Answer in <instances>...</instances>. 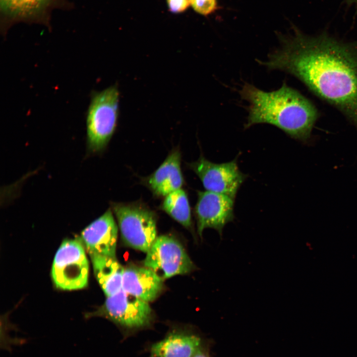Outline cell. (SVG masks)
Instances as JSON below:
<instances>
[{
  "instance_id": "obj_13",
  "label": "cell",
  "mask_w": 357,
  "mask_h": 357,
  "mask_svg": "<svg viewBox=\"0 0 357 357\" xmlns=\"http://www.w3.org/2000/svg\"><path fill=\"white\" fill-rule=\"evenodd\" d=\"M181 154L173 151L158 168L147 178V185L158 196H166L181 188L183 178L180 168Z\"/></svg>"
},
{
  "instance_id": "obj_20",
  "label": "cell",
  "mask_w": 357,
  "mask_h": 357,
  "mask_svg": "<svg viewBox=\"0 0 357 357\" xmlns=\"http://www.w3.org/2000/svg\"><path fill=\"white\" fill-rule=\"evenodd\" d=\"M346 2L350 4H354L357 10V0H346Z\"/></svg>"
},
{
  "instance_id": "obj_15",
  "label": "cell",
  "mask_w": 357,
  "mask_h": 357,
  "mask_svg": "<svg viewBox=\"0 0 357 357\" xmlns=\"http://www.w3.org/2000/svg\"><path fill=\"white\" fill-rule=\"evenodd\" d=\"M161 209L187 229L192 227L191 210L186 192L181 188L166 195Z\"/></svg>"
},
{
  "instance_id": "obj_3",
  "label": "cell",
  "mask_w": 357,
  "mask_h": 357,
  "mask_svg": "<svg viewBox=\"0 0 357 357\" xmlns=\"http://www.w3.org/2000/svg\"><path fill=\"white\" fill-rule=\"evenodd\" d=\"M119 93L117 84L101 91H93L86 114L88 151L103 150L113 136L119 115Z\"/></svg>"
},
{
  "instance_id": "obj_9",
  "label": "cell",
  "mask_w": 357,
  "mask_h": 357,
  "mask_svg": "<svg viewBox=\"0 0 357 357\" xmlns=\"http://www.w3.org/2000/svg\"><path fill=\"white\" fill-rule=\"evenodd\" d=\"M197 196L194 211L199 236L202 238L204 229L212 228L221 237L224 227L235 218V199L206 190L197 191Z\"/></svg>"
},
{
  "instance_id": "obj_1",
  "label": "cell",
  "mask_w": 357,
  "mask_h": 357,
  "mask_svg": "<svg viewBox=\"0 0 357 357\" xmlns=\"http://www.w3.org/2000/svg\"><path fill=\"white\" fill-rule=\"evenodd\" d=\"M280 40L281 47L260 63L296 77L341 112L357 130V44L325 32L306 35L296 28Z\"/></svg>"
},
{
  "instance_id": "obj_16",
  "label": "cell",
  "mask_w": 357,
  "mask_h": 357,
  "mask_svg": "<svg viewBox=\"0 0 357 357\" xmlns=\"http://www.w3.org/2000/svg\"><path fill=\"white\" fill-rule=\"evenodd\" d=\"M52 0H0V10L9 17L29 19L43 13Z\"/></svg>"
},
{
  "instance_id": "obj_18",
  "label": "cell",
  "mask_w": 357,
  "mask_h": 357,
  "mask_svg": "<svg viewBox=\"0 0 357 357\" xmlns=\"http://www.w3.org/2000/svg\"><path fill=\"white\" fill-rule=\"evenodd\" d=\"M169 11L175 14L185 12L190 5L189 0H166Z\"/></svg>"
},
{
  "instance_id": "obj_4",
  "label": "cell",
  "mask_w": 357,
  "mask_h": 357,
  "mask_svg": "<svg viewBox=\"0 0 357 357\" xmlns=\"http://www.w3.org/2000/svg\"><path fill=\"white\" fill-rule=\"evenodd\" d=\"M112 208L124 243L133 249L147 253L157 238L154 212L146 207L134 204L113 203Z\"/></svg>"
},
{
  "instance_id": "obj_19",
  "label": "cell",
  "mask_w": 357,
  "mask_h": 357,
  "mask_svg": "<svg viewBox=\"0 0 357 357\" xmlns=\"http://www.w3.org/2000/svg\"><path fill=\"white\" fill-rule=\"evenodd\" d=\"M192 357H210L209 351L205 345H203Z\"/></svg>"
},
{
  "instance_id": "obj_7",
  "label": "cell",
  "mask_w": 357,
  "mask_h": 357,
  "mask_svg": "<svg viewBox=\"0 0 357 357\" xmlns=\"http://www.w3.org/2000/svg\"><path fill=\"white\" fill-rule=\"evenodd\" d=\"M143 264L163 280L188 273L194 269L192 261L181 243L167 236L156 238L147 252Z\"/></svg>"
},
{
  "instance_id": "obj_14",
  "label": "cell",
  "mask_w": 357,
  "mask_h": 357,
  "mask_svg": "<svg viewBox=\"0 0 357 357\" xmlns=\"http://www.w3.org/2000/svg\"><path fill=\"white\" fill-rule=\"evenodd\" d=\"M90 256L96 279L107 297L121 290L124 269L116 258L101 255Z\"/></svg>"
},
{
  "instance_id": "obj_8",
  "label": "cell",
  "mask_w": 357,
  "mask_h": 357,
  "mask_svg": "<svg viewBox=\"0 0 357 357\" xmlns=\"http://www.w3.org/2000/svg\"><path fill=\"white\" fill-rule=\"evenodd\" d=\"M188 166L198 177L206 191L225 194L234 199L247 177L239 170L237 159L228 162L215 163L201 155L196 161Z\"/></svg>"
},
{
  "instance_id": "obj_11",
  "label": "cell",
  "mask_w": 357,
  "mask_h": 357,
  "mask_svg": "<svg viewBox=\"0 0 357 357\" xmlns=\"http://www.w3.org/2000/svg\"><path fill=\"white\" fill-rule=\"evenodd\" d=\"M203 345L198 334L186 329L174 328L149 347V357H192Z\"/></svg>"
},
{
  "instance_id": "obj_2",
  "label": "cell",
  "mask_w": 357,
  "mask_h": 357,
  "mask_svg": "<svg viewBox=\"0 0 357 357\" xmlns=\"http://www.w3.org/2000/svg\"><path fill=\"white\" fill-rule=\"evenodd\" d=\"M240 93L249 103L245 128L258 123H268L302 142L310 139L319 114L314 104L298 91L285 83L279 89L270 92L245 83Z\"/></svg>"
},
{
  "instance_id": "obj_10",
  "label": "cell",
  "mask_w": 357,
  "mask_h": 357,
  "mask_svg": "<svg viewBox=\"0 0 357 357\" xmlns=\"http://www.w3.org/2000/svg\"><path fill=\"white\" fill-rule=\"evenodd\" d=\"M118 228L110 209L86 227L81 239L89 255L116 258Z\"/></svg>"
},
{
  "instance_id": "obj_17",
  "label": "cell",
  "mask_w": 357,
  "mask_h": 357,
  "mask_svg": "<svg viewBox=\"0 0 357 357\" xmlns=\"http://www.w3.org/2000/svg\"><path fill=\"white\" fill-rule=\"evenodd\" d=\"M190 5L197 13L208 15L214 12L217 7V0H189Z\"/></svg>"
},
{
  "instance_id": "obj_5",
  "label": "cell",
  "mask_w": 357,
  "mask_h": 357,
  "mask_svg": "<svg viewBox=\"0 0 357 357\" xmlns=\"http://www.w3.org/2000/svg\"><path fill=\"white\" fill-rule=\"evenodd\" d=\"M106 318L123 329L127 334L150 327L153 320L152 309L148 302L121 289L107 297L104 304L86 317Z\"/></svg>"
},
{
  "instance_id": "obj_6",
  "label": "cell",
  "mask_w": 357,
  "mask_h": 357,
  "mask_svg": "<svg viewBox=\"0 0 357 357\" xmlns=\"http://www.w3.org/2000/svg\"><path fill=\"white\" fill-rule=\"evenodd\" d=\"M89 264L81 243L66 239L57 250L52 275L57 287L64 290L81 289L88 283Z\"/></svg>"
},
{
  "instance_id": "obj_12",
  "label": "cell",
  "mask_w": 357,
  "mask_h": 357,
  "mask_svg": "<svg viewBox=\"0 0 357 357\" xmlns=\"http://www.w3.org/2000/svg\"><path fill=\"white\" fill-rule=\"evenodd\" d=\"M163 279L151 269L144 266L124 269L122 289L145 301L154 300L161 292Z\"/></svg>"
}]
</instances>
